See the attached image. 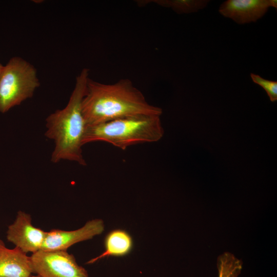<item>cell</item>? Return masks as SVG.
Segmentation results:
<instances>
[{
	"instance_id": "13",
	"label": "cell",
	"mask_w": 277,
	"mask_h": 277,
	"mask_svg": "<svg viewBox=\"0 0 277 277\" xmlns=\"http://www.w3.org/2000/svg\"><path fill=\"white\" fill-rule=\"evenodd\" d=\"M252 81L261 86L266 92L272 102L277 101V82L265 79L259 75L250 73Z\"/></svg>"
},
{
	"instance_id": "5",
	"label": "cell",
	"mask_w": 277,
	"mask_h": 277,
	"mask_svg": "<svg viewBox=\"0 0 277 277\" xmlns=\"http://www.w3.org/2000/svg\"><path fill=\"white\" fill-rule=\"evenodd\" d=\"M30 257L34 273L41 277H89L86 269L67 250H41Z\"/></svg>"
},
{
	"instance_id": "14",
	"label": "cell",
	"mask_w": 277,
	"mask_h": 277,
	"mask_svg": "<svg viewBox=\"0 0 277 277\" xmlns=\"http://www.w3.org/2000/svg\"><path fill=\"white\" fill-rule=\"evenodd\" d=\"M270 7L277 8V1L270 0Z\"/></svg>"
},
{
	"instance_id": "16",
	"label": "cell",
	"mask_w": 277,
	"mask_h": 277,
	"mask_svg": "<svg viewBox=\"0 0 277 277\" xmlns=\"http://www.w3.org/2000/svg\"><path fill=\"white\" fill-rule=\"evenodd\" d=\"M29 277H41V276H39V275H38L36 274V275H31V276H29Z\"/></svg>"
},
{
	"instance_id": "15",
	"label": "cell",
	"mask_w": 277,
	"mask_h": 277,
	"mask_svg": "<svg viewBox=\"0 0 277 277\" xmlns=\"http://www.w3.org/2000/svg\"><path fill=\"white\" fill-rule=\"evenodd\" d=\"M3 66L4 65H3L0 62V73L1 72V70H2V68H3Z\"/></svg>"
},
{
	"instance_id": "8",
	"label": "cell",
	"mask_w": 277,
	"mask_h": 277,
	"mask_svg": "<svg viewBox=\"0 0 277 277\" xmlns=\"http://www.w3.org/2000/svg\"><path fill=\"white\" fill-rule=\"evenodd\" d=\"M270 7V0H227L220 6V13L239 24L256 22Z\"/></svg>"
},
{
	"instance_id": "1",
	"label": "cell",
	"mask_w": 277,
	"mask_h": 277,
	"mask_svg": "<svg viewBox=\"0 0 277 277\" xmlns=\"http://www.w3.org/2000/svg\"><path fill=\"white\" fill-rule=\"evenodd\" d=\"M82 108L86 126L133 115L161 116L163 113L162 108L149 103L128 78L107 84L89 78Z\"/></svg>"
},
{
	"instance_id": "10",
	"label": "cell",
	"mask_w": 277,
	"mask_h": 277,
	"mask_svg": "<svg viewBox=\"0 0 277 277\" xmlns=\"http://www.w3.org/2000/svg\"><path fill=\"white\" fill-rule=\"evenodd\" d=\"M133 245L132 236L127 231L121 229L113 230L105 237L104 251L98 256L91 259L86 264H93L101 259L109 256L126 255L131 251Z\"/></svg>"
},
{
	"instance_id": "4",
	"label": "cell",
	"mask_w": 277,
	"mask_h": 277,
	"mask_svg": "<svg viewBox=\"0 0 277 277\" xmlns=\"http://www.w3.org/2000/svg\"><path fill=\"white\" fill-rule=\"evenodd\" d=\"M40 83L34 66L14 56L0 73V112L4 113L32 97Z\"/></svg>"
},
{
	"instance_id": "12",
	"label": "cell",
	"mask_w": 277,
	"mask_h": 277,
	"mask_svg": "<svg viewBox=\"0 0 277 277\" xmlns=\"http://www.w3.org/2000/svg\"><path fill=\"white\" fill-rule=\"evenodd\" d=\"M156 3L170 8L178 14L196 12L206 7L208 0H164L155 1Z\"/></svg>"
},
{
	"instance_id": "7",
	"label": "cell",
	"mask_w": 277,
	"mask_h": 277,
	"mask_svg": "<svg viewBox=\"0 0 277 277\" xmlns=\"http://www.w3.org/2000/svg\"><path fill=\"white\" fill-rule=\"evenodd\" d=\"M102 220L96 219L87 221L81 228L71 231L54 229L46 232L41 250L45 251L67 250L73 245L92 239L104 230Z\"/></svg>"
},
{
	"instance_id": "9",
	"label": "cell",
	"mask_w": 277,
	"mask_h": 277,
	"mask_svg": "<svg viewBox=\"0 0 277 277\" xmlns=\"http://www.w3.org/2000/svg\"><path fill=\"white\" fill-rule=\"evenodd\" d=\"M34 273L30 256L18 248H7L0 240V277H29Z\"/></svg>"
},
{
	"instance_id": "2",
	"label": "cell",
	"mask_w": 277,
	"mask_h": 277,
	"mask_svg": "<svg viewBox=\"0 0 277 277\" xmlns=\"http://www.w3.org/2000/svg\"><path fill=\"white\" fill-rule=\"evenodd\" d=\"M89 78V70L83 68L76 76L74 89L67 105L56 110L46 120L45 135L54 143L51 161L75 162L82 166L86 162L82 147L86 124L82 113V101Z\"/></svg>"
},
{
	"instance_id": "11",
	"label": "cell",
	"mask_w": 277,
	"mask_h": 277,
	"mask_svg": "<svg viewBox=\"0 0 277 277\" xmlns=\"http://www.w3.org/2000/svg\"><path fill=\"white\" fill-rule=\"evenodd\" d=\"M218 277H238L243 269L242 261L231 253L226 252L217 259Z\"/></svg>"
},
{
	"instance_id": "3",
	"label": "cell",
	"mask_w": 277,
	"mask_h": 277,
	"mask_svg": "<svg viewBox=\"0 0 277 277\" xmlns=\"http://www.w3.org/2000/svg\"><path fill=\"white\" fill-rule=\"evenodd\" d=\"M164 134L160 116L137 115L86 126L82 144L102 141L125 150L138 144L156 142Z\"/></svg>"
},
{
	"instance_id": "6",
	"label": "cell",
	"mask_w": 277,
	"mask_h": 277,
	"mask_svg": "<svg viewBox=\"0 0 277 277\" xmlns=\"http://www.w3.org/2000/svg\"><path fill=\"white\" fill-rule=\"evenodd\" d=\"M46 234V231L33 226L29 213L19 211L14 222L8 227L6 238L25 253L33 254L42 249Z\"/></svg>"
}]
</instances>
